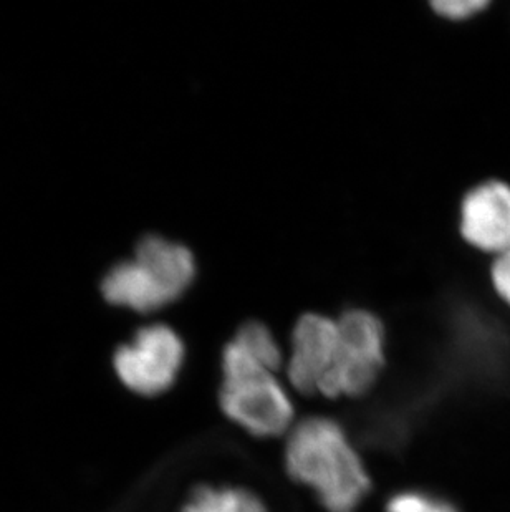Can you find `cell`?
Returning <instances> with one entry per match:
<instances>
[{"label":"cell","instance_id":"5b68a950","mask_svg":"<svg viewBox=\"0 0 510 512\" xmlns=\"http://www.w3.org/2000/svg\"><path fill=\"white\" fill-rule=\"evenodd\" d=\"M338 320L318 312L300 315L290 334L285 378L290 390L302 397H320L323 383L337 360Z\"/></svg>","mask_w":510,"mask_h":512},{"label":"cell","instance_id":"6da1fadb","mask_svg":"<svg viewBox=\"0 0 510 512\" xmlns=\"http://www.w3.org/2000/svg\"><path fill=\"white\" fill-rule=\"evenodd\" d=\"M284 471L327 512H355L373 489L358 446L333 416L297 420L284 438Z\"/></svg>","mask_w":510,"mask_h":512},{"label":"cell","instance_id":"7c38bea8","mask_svg":"<svg viewBox=\"0 0 510 512\" xmlns=\"http://www.w3.org/2000/svg\"><path fill=\"white\" fill-rule=\"evenodd\" d=\"M494 0H433L431 12L449 24H466L491 7Z\"/></svg>","mask_w":510,"mask_h":512},{"label":"cell","instance_id":"ba28073f","mask_svg":"<svg viewBox=\"0 0 510 512\" xmlns=\"http://www.w3.org/2000/svg\"><path fill=\"white\" fill-rule=\"evenodd\" d=\"M135 261L143 264L174 300L191 287L196 277L193 252L183 244L154 234L138 242Z\"/></svg>","mask_w":510,"mask_h":512},{"label":"cell","instance_id":"3957f363","mask_svg":"<svg viewBox=\"0 0 510 512\" xmlns=\"http://www.w3.org/2000/svg\"><path fill=\"white\" fill-rule=\"evenodd\" d=\"M337 320V360L318 398L357 400L366 397L385 372L388 335L380 317L370 310H347Z\"/></svg>","mask_w":510,"mask_h":512},{"label":"cell","instance_id":"8fae6325","mask_svg":"<svg viewBox=\"0 0 510 512\" xmlns=\"http://www.w3.org/2000/svg\"><path fill=\"white\" fill-rule=\"evenodd\" d=\"M385 512H461L451 499L428 489L395 491L385 501Z\"/></svg>","mask_w":510,"mask_h":512},{"label":"cell","instance_id":"4fadbf2b","mask_svg":"<svg viewBox=\"0 0 510 512\" xmlns=\"http://www.w3.org/2000/svg\"><path fill=\"white\" fill-rule=\"evenodd\" d=\"M491 284L497 297L510 309V251L492 259Z\"/></svg>","mask_w":510,"mask_h":512},{"label":"cell","instance_id":"277c9868","mask_svg":"<svg viewBox=\"0 0 510 512\" xmlns=\"http://www.w3.org/2000/svg\"><path fill=\"white\" fill-rule=\"evenodd\" d=\"M186 360V347L176 330L154 324L136 332L113 357L120 382L140 397H161L178 382Z\"/></svg>","mask_w":510,"mask_h":512},{"label":"cell","instance_id":"30bf717a","mask_svg":"<svg viewBox=\"0 0 510 512\" xmlns=\"http://www.w3.org/2000/svg\"><path fill=\"white\" fill-rule=\"evenodd\" d=\"M232 339L236 340L242 348H246L257 362L272 372L280 373L284 370L287 353L280 345L274 332L259 320H247L237 329Z\"/></svg>","mask_w":510,"mask_h":512},{"label":"cell","instance_id":"9c48e42d","mask_svg":"<svg viewBox=\"0 0 510 512\" xmlns=\"http://www.w3.org/2000/svg\"><path fill=\"white\" fill-rule=\"evenodd\" d=\"M178 512H270L254 489L234 483H203L193 488Z\"/></svg>","mask_w":510,"mask_h":512},{"label":"cell","instance_id":"8992f818","mask_svg":"<svg viewBox=\"0 0 510 512\" xmlns=\"http://www.w3.org/2000/svg\"><path fill=\"white\" fill-rule=\"evenodd\" d=\"M459 234L474 251L501 256L510 251V186L491 179L467 191L459 206Z\"/></svg>","mask_w":510,"mask_h":512},{"label":"cell","instance_id":"7a4b0ae2","mask_svg":"<svg viewBox=\"0 0 510 512\" xmlns=\"http://www.w3.org/2000/svg\"><path fill=\"white\" fill-rule=\"evenodd\" d=\"M217 405L231 425L255 440L285 438L297 423L290 387L231 339L221 352Z\"/></svg>","mask_w":510,"mask_h":512},{"label":"cell","instance_id":"52a82bcc","mask_svg":"<svg viewBox=\"0 0 510 512\" xmlns=\"http://www.w3.org/2000/svg\"><path fill=\"white\" fill-rule=\"evenodd\" d=\"M102 292L110 304L136 312H154L174 302L168 290L135 259L116 264L103 279Z\"/></svg>","mask_w":510,"mask_h":512}]
</instances>
